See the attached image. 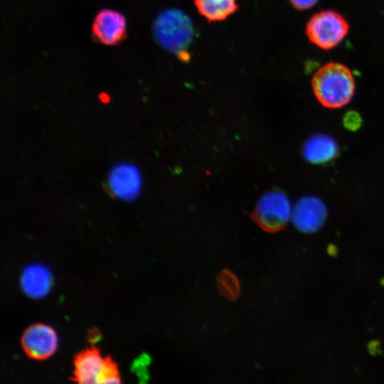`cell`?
I'll use <instances>...</instances> for the list:
<instances>
[{"mask_svg":"<svg viewBox=\"0 0 384 384\" xmlns=\"http://www.w3.org/2000/svg\"><path fill=\"white\" fill-rule=\"evenodd\" d=\"M311 85L320 103L331 109L348 103L355 90V81L350 70L338 63H329L321 67L314 75Z\"/></svg>","mask_w":384,"mask_h":384,"instance_id":"obj_1","label":"cell"},{"mask_svg":"<svg viewBox=\"0 0 384 384\" xmlns=\"http://www.w3.org/2000/svg\"><path fill=\"white\" fill-rule=\"evenodd\" d=\"M157 43L182 60L190 58L188 49L194 38V28L189 16L178 9H169L156 18L153 27Z\"/></svg>","mask_w":384,"mask_h":384,"instance_id":"obj_2","label":"cell"},{"mask_svg":"<svg viewBox=\"0 0 384 384\" xmlns=\"http://www.w3.org/2000/svg\"><path fill=\"white\" fill-rule=\"evenodd\" d=\"M349 24L340 14L321 11L311 17L306 23V33L309 41L320 48L331 49L346 37Z\"/></svg>","mask_w":384,"mask_h":384,"instance_id":"obj_3","label":"cell"},{"mask_svg":"<svg viewBox=\"0 0 384 384\" xmlns=\"http://www.w3.org/2000/svg\"><path fill=\"white\" fill-rule=\"evenodd\" d=\"M74 380L80 383H118L120 382L117 365L110 358H103L92 347L75 357Z\"/></svg>","mask_w":384,"mask_h":384,"instance_id":"obj_4","label":"cell"},{"mask_svg":"<svg viewBox=\"0 0 384 384\" xmlns=\"http://www.w3.org/2000/svg\"><path fill=\"white\" fill-rule=\"evenodd\" d=\"M293 206L287 196L280 191L265 193L257 201L255 218L264 229L274 231L291 220Z\"/></svg>","mask_w":384,"mask_h":384,"instance_id":"obj_5","label":"cell"},{"mask_svg":"<svg viewBox=\"0 0 384 384\" xmlns=\"http://www.w3.org/2000/svg\"><path fill=\"white\" fill-rule=\"evenodd\" d=\"M92 32L97 42L106 46L117 45L126 38V18L117 11L101 9L94 18Z\"/></svg>","mask_w":384,"mask_h":384,"instance_id":"obj_6","label":"cell"},{"mask_svg":"<svg viewBox=\"0 0 384 384\" xmlns=\"http://www.w3.org/2000/svg\"><path fill=\"white\" fill-rule=\"evenodd\" d=\"M21 343L26 355L33 359L43 360L50 356L57 347V336L49 326L35 324L23 331Z\"/></svg>","mask_w":384,"mask_h":384,"instance_id":"obj_7","label":"cell"},{"mask_svg":"<svg viewBox=\"0 0 384 384\" xmlns=\"http://www.w3.org/2000/svg\"><path fill=\"white\" fill-rule=\"evenodd\" d=\"M326 216V208L321 201L314 196H305L293 206L291 220L298 230L312 233L322 227Z\"/></svg>","mask_w":384,"mask_h":384,"instance_id":"obj_8","label":"cell"},{"mask_svg":"<svg viewBox=\"0 0 384 384\" xmlns=\"http://www.w3.org/2000/svg\"><path fill=\"white\" fill-rule=\"evenodd\" d=\"M109 186L115 196L124 199L136 197L142 186L138 169L130 165L121 164L114 167L109 176Z\"/></svg>","mask_w":384,"mask_h":384,"instance_id":"obj_9","label":"cell"},{"mask_svg":"<svg viewBox=\"0 0 384 384\" xmlns=\"http://www.w3.org/2000/svg\"><path fill=\"white\" fill-rule=\"evenodd\" d=\"M338 147L331 137L317 134L311 136L304 144V157L312 164H323L332 160L337 154Z\"/></svg>","mask_w":384,"mask_h":384,"instance_id":"obj_10","label":"cell"},{"mask_svg":"<svg viewBox=\"0 0 384 384\" xmlns=\"http://www.w3.org/2000/svg\"><path fill=\"white\" fill-rule=\"evenodd\" d=\"M50 284V274L42 265H29L22 271L21 287L24 293L31 297H43L48 292Z\"/></svg>","mask_w":384,"mask_h":384,"instance_id":"obj_11","label":"cell"},{"mask_svg":"<svg viewBox=\"0 0 384 384\" xmlns=\"http://www.w3.org/2000/svg\"><path fill=\"white\" fill-rule=\"evenodd\" d=\"M199 14L209 22L225 20L238 9L236 0H194Z\"/></svg>","mask_w":384,"mask_h":384,"instance_id":"obj_12","label":"cell"},{"mask_svg":"<svg viewBox=\"0 0 384 384\" xmlns=\"http://www.w3.org/2000/svg\"><path fill=\"white\" fill-rule=\"evenodd\" d=\"M218 284L221 293L229 299L238 298L240 282L236 276L228 270L223 271L218 277Z\"/></svg>","mask_w":384,"mask_h":384,"instance_id":"obj_13","label":"cell"},{"mask_svg":"<svg viewBox=\"0 0 384 384\" xmlns=\"http://www.w3.org/2000/svg\"><path fill=\"white\" fill-rule=\"evenodd\" d=\"M360 123V117L356 112H349L344 118V124L348 129H356L359 127Z\"/></svg>","mask_w":384,"mask_h":384,"instance_id":"obj_14","label":"cell"},{"mask_svg":"<svg viewBox=\"0 0 384 384\" xmlns=\"http://www.w3.org/2000/svg\"><path fill=\"white\" fill-rule=\"evenodd\" d=\"M291 4L297 9H308L314 6L319 0H289Z\"/></svg>","mask_w":384,"mask_h":384,"instance_id":"obj_15","label":"cell"}]
</instances>
